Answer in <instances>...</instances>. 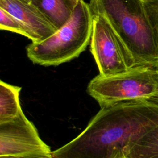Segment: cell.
Masks as SVG:
<instances>
[{
    "label": "cell",
    "mask_w": 158,
    "mask_h": 158,
    "mask_svg": "<svg viewBox=\"0 0 158 158\" xmlns=\"http://www.w3.org/2000/svg\"><path fill=\"white\" fill-rule=\"evenodd\" d=\"M77 1H79V0H77Z\"/></svg>",
    "instance_id": "16"
},
{
    "label": "cell",
    "mask_w": 158,
    "mask_h": 158,
    "mask_svg": "<svg viewBox=\"0 0 158 158\" xmlns=\"http://www.w3.org/2000/svg\"><path fill=\"white\" fill-rule=\"evenodd\" d=\"M77 0H31L35 6L57 30L72 19Z\"/></svg>",
    "instance_id": "8"
},
{
    "label": "cell",
    "mask_w": 158,
    "mask_h": 158,
    "mask_svg": "<svg viewBox=\"0 0 158 158\" xmlns=\"http://www.w3.org/2000/svg\"><path fill=\"white\" fill-rule=\"evenodd\" d=\"M155 69H156V70H157V73H158V64L155 67Z\"/></svg>",
    "instance_id": "15"
},
{
    "label": "cell",
    "mask_w": 158,
    "mask_h": 158,
    "mask_svg": "<svg viewBox=\"0 0 158 158\" xmlns=\"http://www.w3.org/2000/svg\"><path fill=\"white\" fill-rule=\"evenodd\" d=\"M0 7L25 26L31 35L32 42L42 41L57 31L45 16L30 2L20 0H0Z\"/></svg>",
    "instance_id": "7"
},
{
    "label": "cell",
    "mask_w": 158,
    "mask_h": 158,
    "mask_svg": "<svg viewBox=\"0 0 158 158\" xmlns=\"http://www.w3.org/2000/svg\"><path fill=\"white\" fill-rule=\"evenodd\" d=\"M158 42V0H142Z\"/></svg>",
    "instance_id": "12"
},
{
    "label": "cell",
    "mask_w": 158,
    "mask_h": 158,
    "mask_svg": "<svg viewBox=\"0 0 158 158\" xmlns=\"http://www.w3.org/2000/svg\"><path fill=\"white\" fill-rule=\"evenodd\" d=\"M87 91L100 107L148 97L158 92V73L154 67L135 66L109 77L98 75L90 81Z\"/></svg>",
    "instance_id": "4"
},
{
    "label": "cell",
    "mask_w": 158,
    "mask_h": 158,
    "mask_svg": "<svg viewBox=\"0 0 158 158\" xmlns=\"http://www.w3.org/2000/svg\"><path fill=\"white\" fill-rule=\"evenodd\" d=\"M93 19L89 4L79 0L67 23L46 40L27 46V57L43 66H57L78 57L90 43Z\"/></svg>",
    "instance_id": "3"
},
{
    "label": "cell",
    "mask_w": 158,
    "mask_h": 158,
    "mask_svg": "<svg viewBox=\"0 0 158 158\" xmlns=\"http://www.w3.org/2000/svg\"><path fill=\"white\" fill-rule=\"evenodd\" d=\"M51 153L23 111L14 119L0 123V157H35Z\"/></svg>",
    "instance_id": "6"
},
{
    "label": "cell",
    "mask_w": 158,
    "mask_h": 158,
    "mask_svg": "<svg viewBox=\"0 0 158 158\" xmlns=\"http://www.w3.org/2000/svg\"><path fill=\"white\" fill-rule=\"evenodd\" d=\"M93 15L109 21L135 66L158 64V42L142 0H89Z\"/></svg>",
    "instance_id": "2"
},
{
    "label": "cell",
    "mask_w": 158,
    "mask_h": 158,
    "mask_svg": "<svg viewBox=\"0 0 158 158\" xmlns=\"http://www.w3.org/2000/svg\"><path fill=\"white\" fill-rule=\"evenodd\" d=\"M158 126V92L101 107L75 139L52 152L53 158H124V149Z\"/></svg>",
    "instance_id": "1"
},
{
    "label": "cell",
    "mask_w": 158,
    "mask_h": 158,
    "mask_svg": "<svg viewBox=\"0 0 158 158\" xmlns=\"http://www.w3.org/2000/svg\"><path fill=\"white\" fill-rule=\"evenodd\" d=\"M21 1H23V2H27V3H30L31 2V0H20Z\"/></svg>",
    "instance_id": "14"
},
{
    "label": "cell",
    "mask_w": 158,
    "mask_h": 158,
    "mask_svg": "<svg viewBox=\"0 0 158 158\" xmlns=\"http://www.w3.org/2000/svg\"><path fill=\"white\" fill-rule=\"evenodd\" d=\"M0 158H53L52 155L41 156V157H0Z\"/></svg>",
    "instance_id": "13"
},
{
    "label": "cell",
    "mask_w": 158,
    "mask_h": 158,
    "mask_svg": "<svg viewBox=\"0 0 158 158\" xmlns=\"http://www.w3.org/2000/svg\"><path fill=\"white\" fill-rule=\"evenodd\" d=\"M123 155L124 158H158V126L130 143Z\"/></svg>",
    "instance_id": "9"
},
{
    "label": "cell",
    "mask_w": 158,
    "mask_h": 158,
    "mask_svg": "<svg viewBox=\"0 0 158 158\" xmlns=\"http://www.w3.org/2000/svg\"><path fill=\"white\" fill-rule=\"evenodd\" d=\"M90 50L99 74L109 77L135 67L134 62L112 27L101 15H93Z\"/></svg>",
    "instance_id": "5"
},
{
    "label": "cell",
    "mask_w": 158,
    "mask_h": 158,
    "mask_svg": "<svg viewBox=\"0 0 158 158\" xmlns=\"http://www.w3.org/2000/svg\"><path fill=\"white\" fill-rule=\"evenodd\" d=\"M21 89L0 81V123L14 119L22 111L19 101Z\"/></svg>",
    "instance_id": "10"
},
{
    "label": "cell",
    "mask_w": 158,
    "mask_h": 158,
    "mask_svg": "<svg viewBox=\"0 0 158 158\" xmlns=\"http://www.w3.org/2000/svg\"><path fill=\"white\" fill-rule=\"evenodd\" d=\"M0 29L14 32L31 40V35L25 26L12 15L1 7Z\"/></svg>",
    "instance_id": "11"
}]
</instances>
